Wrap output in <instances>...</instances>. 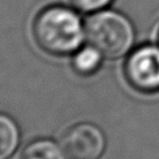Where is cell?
I'll return each instance as SVG.
<instances>
[{"label": "cell", "mask_w": 159, "mask_h": 159, "mask_svg": "<svg viewBox=\"0 0 159 159\" xmlns=\"http://www.w3.org/2000/svg\"><path fill=\"white\" fill-rule=\"evenodd\" d=\"M36 45L48 55L65 56L78 50L83 29L78 15L65 6H48L41 10L32 22Z\"/></svg>", "instance_id": "obj_1"}, {"label": "cell", "mask_w": 159, "mask_h": 159, "mask_svg": "<svg viewBox=\"0 0 159 159\" xmlns=\"http://www.w3.org/2000/svg\"><path fill=\"white\" fill-rule=\"evenodd\" d=\"M84 35L91 46L103 56L116 58L123 56L133 43L130 22L116 11H99L87 19Z\"/></svg>", "instance_id": "obj_2"}, {"label": "cell", "mask_w": 159, "mask_h": 159, "mask_svg": "<svg viewBox=\"0 0 159 159\" xmlns=\"http://www.w3.org/2000/svg\"><path fill=\"white\" fill-rule=\"evenodd\" d=\"M124 77L127 82L142 93H152L159 89V47L144 45L127 57L124 62Z\"/></svg>", "instance_id": "obj_3"}, {"label": "cell", "mask_w": 159, "mask_h": 159, "mask_svg": "<svg viewBox=\"0 0 159 159\" xmlns=\"http://www.w3.org/2000/svg\"><path fill=\"white\" fill-rule=\"evenodd\" d=\"M61 147L68 159H101L106 152V137L99 127L78 123L65 132Z\"/></svg>", "instance_id": "obj_4"}, {"label": "cell", "mask_w": 159, "mask_h": 159, "mask_svg": "<svg viewBox=\"0 0 159 159\" xmlns=\"http://www.w3.org/2000/svg\"><path fill=\"white\" fill-rule=\"evenodd\" d=\"M20 143V129L7 114L0 113V159L14 155Z\"/></svg>", "instance_id": "obj_5"}, {"label": "cell", "mask_w": 159, "mask_h": 159, "mask_svg": "<svg viewBox=\"0 0 159 159\" xmlns=\"http://www.w3.org/2000/svg\"><path fill=\"white\" fill-rule=\"evenodd\" d=\"M19 159H68L62 148L53 140L36 139L29 143L21 152Z\"/></svg>", "instance_id": "obj_6"}, {"label": "cell", "mask_w": 159, "mask_h": 159, "mask_svg": "<svg viewBox=\"0 0 159 159\" xmlns=\"http://www.w3.org/2000/svg\"><path fill=\"white\" fill-rule=\"evenodd\" d=\"M102 53L94 48L93 46H87L81 48L75 58H73V67L75 70L81 75H91L96 70H98L101 61H102Z\"/></svg>", "instance_id": "obj_7"}, {"label": "cell", "mask_w": 159, "mask_h": 159, "mask_svg": "<svg viewBox=\"0 0 159 159\" xmlns=\"http://www.w3.org/2000/svg\"><path fill=\"white\" fill-rule=\"evenodd\" d=\"M71 2L80 11L91 12L106 7L111 2V0H71Z\"/></svg>", "instance_id": "obj_8"}, {"label": "cell", "mask_w": 159, "mask_h": 159, "mask_svg": "<svg viewBox=\"0 0 159 159\" xmlns=\"http://www.w3.org/2000/svg\"><path fill=\"white\" fill-rule=\"evenodd\" d=\"M157 39H158V42H159V27H158V32H157Z\"/></svg>", "instance_id": "obj_9"}]
</instances>
